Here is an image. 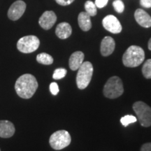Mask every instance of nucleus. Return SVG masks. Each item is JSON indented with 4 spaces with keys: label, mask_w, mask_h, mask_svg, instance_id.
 <instances>
[{
    "label": "nucleus",
    "mask_w": 151,
    "mask_h": 151,
    "mask_svg": "<svg viewBox=\"0 0 151 151\" xmlns=\"http://www.w3.org/2000/svg\"><path fill=\"white\" fill-rule=\"evenodd\" d=\"M15 127L9 120H0V137L10 138L15 133Z\"/></svg>",
    "instance_id": "13"
},
{
    "label": "nucleus",
    "mask_w": 151,
    "mask_h": 151,
    "mask_svg": "<svg viewBox=\"0 0 151 151\" xmlns=\"http://www.w3.org/2000/svg\"><path fill=\"white\" fill-rule=\"evenodd\" d=\"M40 41L39 38L34 35L25 36L20 38L17 43V48L23 53H31L39 48Z\"/></svg>",
    "instance_id": "7"
},
{
    "label": "nucleus",
    "mask_w": 151,
    "mask_h": 151,
    "mask_svg": "<svg viewBox=\"0 0 151 151\" xmlns=\"http://www.w3.org/2000/svg\"><path fill=\"white\" fill-rule=\"evenodd\" d=\"M137 121V118L134 116H132V115H127V116L122 117L121 119H120V122H121L122 125L124 126V127H127L129 124L134 123V122Z\"/></svg>",
    "instance_id": "20"
},
{
    "label": "nucleus",
    "mask_w": 151,
    "mask_h": 151,
    "mask_svg": "<svg viewBox=\"0 0 151 151\" xmlns=\"http://www.w3.org/2000/svg\"><path fill=\"white\" fill-rule=\"evenodd\" d=\"M56 1L57 4L60 6H68L71 4H72L75 0H55Z\"/></svg>",
    "instance_id": "25"
},
{
    "label": "nucleus",
    "mask_w": 151,
    "mask_h": 151,
    "mask_svg": "<svg viewBox=\"0 0 151 151\" xmlns=\"http://www.w3.org/2000/svg\"><path fill=\"white\" fill-rule=\"evenodd\" d=\"M102 25L106 30L113 34L120 33L122 29L120 21L113 15L105 16L102 20Z\"/></svg>",
    "instance_id": "8"
},
{
    "label": "nucleus",
    "mask_w": 151,
    "mask_h": 151,
    "mask_svg": "<svg viewBox=\"0 0 151 151\" xmlns=\"http://www.w3.org/2000/svg\"><path fill=\"white\" fill-rule=\"evenodd\" d=\"M38 82L33 75L25 73L17 79L15 84L16 93L22 99H29L38 88Z\"/></svg>",
    "instance_id": "1"
},
{
    "label": "nucleus",
    "mask_w": 151,
    "mask_h": 151,
    "mask_svg": "<svg viewBox=\"0 0 151 151\" xmlns=\"http://www.w3.org/2000/svg\"><path fill=\"white\" fill-rule=\"evenodd\" d=\"M145 59V52L138 46H131L127 49L122 56L123 65L127 67H137L141 65Z\"/></svg>",
    "instance_id": "2"
},
{
    "label": "nucleus",
    "mask_w": 151,
    "mask_h": 151,
    "mask_svg": "<svg viewBox=\"0 0 151 151\" xmlns=\"http://www.w3.org/2000/svg\"><path fill=\"white\" fill-rule=\"evenodd\" d=\"M116 43L114 39L111 37H105L101 42L100 52L104 57L109 56L114 51Z\"/></svg>",
    "instance_id": "11"
},
{
    "label": "nucleus",
    "mask_w": 151,
    "mask_h": 151,
    "mask_svg": "<svg viewBox=\"0 0 151 151\" xmlns=\"http://www.w3.org/2000/svg\"><path fill=\"white\" fill-rule=\"evenodd\" d=\"M90 15L86 12H81L78 16V23L83 31L88 32L92 28V22Z\"/></svg>",
    "instance_id": "16"
},
{
    "label": "nucleus",
    "mask_w": 151,
    "mask_h": 151,
    "mask_svg": "<svg viewBox=\"0 0 151 151\" xmlns=\"http://www.w3.org/2000/svg\"><path fill=\"white\" fill-rule=\"evenodd\" d=\"M85 9H86V12L90 16H95L97 14V6L94 4V3L90 0H88L85 3Z\"/></svg>",
    "instance_id": "18"
},
{
    "label": "nucleus",
    "mask_w": 151,
    "mask_h": 151,
    "mask_svg": "<svg viewBox=\"0 0 151 151\" xmlns=\"http://www.w3.org/2000/svg\"><path fill=\"white\" fill-rule=\"evenodd\" d=\"M141 151H151V143H146L141 146Z\"/></svg>",
    "instance_id": "27"
},
{
    "label": "nucleus",
    "mask_w": 151,
    "mask_h": 151,
    "mask_svg": "<svg viewBox=\"0 0 151 151\" xmlns=\"http://www.w3.org/2000/svg\"><path fill=\"white\" fill-rule=\"evenodd\" d=\"M0 151H1V150H0Z\"/></svg>",
    "instance_id": "29"
},
{
    "label": "nucleus",
    "mask_w": 151,
    "mask_h": 151,
    "mask_svg": "<svg viewBox=\"0 0 151 151\" xmlns=\"http://www.w3.org/2000/svg\"><path fill=\"white\" fill-rule=\"evenodd\" d=\"M113 8L118 14H121L124 10V4L121 0H115L113 2Z\"/></svg>",
    "instance_id": "22"
},
{
    "label": "nucleus",
    "mask_w": 151,
    "mask_h": 151,
    "mask_svg": "<svg viewBox=\"0 0 151 151\" xmlns=\"http://www.w3.org/2000/svg\"><path fill=\"white\" fill-rule=\"evenodd\" d=\"M57 21V16L52 11H46L41 15L39 24L43 29L48 30L53 27Z\"/></svg>",
    "instance_id": "10"
},
{
    "label": "nucleus",
    "mask_w": 151,
    "mask_h": 151,
    "mask_svg": "<svg viewBox=\"0 0 151 151\" xmlns=\"http://www.w3.org/2000/svg\"><path fill=\"white\" fill-rule=\"evenodd\" d=\"M50 90L52 94L57 95L58 94V92H59V87H58V83L55 82L51 83L50 85Z\"/></svg>",
    "instance_id": "23"
},
{
    "label": "nucleus",
    "mask_w": 151,
    "mask_h": 151,
    "mask_svg": "<svg viewBox=\"0 0 151 151\" xmlns=\"http://www.w3.org/2000/svg\"><path fill=\"white\" fill-rule=\"evenodd\" d=\"M140 4L144 8H150L151 0H140Z\"/></svg>",
    "instance_id": "26"
},
{
    "label": "nucleus",
    "mask_w": 151,
    "mask_h": 151,
    "mask_svg": "<svg viewBox=\"0 0 151 151\" xmlns=\"http://www.w3.org/2000/svg\"><path fill=\"white\" fill-rule=\"evenodd\" d=\"M133 110L137 114L141 126L148 127L151 126V108L143 101H137L133 104Z\"/></svg>",
    "instance_id": "5"
},
{
    "label": "nucleus",
    "mask_w": 151,
    "mask_h": 151,
    "mask_svg": "<svg viewBox=\"0 0 151 151\" xmlns=\"http://www.w3.org/2000/svg\"><path fill=\"white\" fill-rule=\"evenodd\" d=\"M57 37L60 39H66L72 34V28L68 22H63L58 24L55 29Z\"/></svg>",
    "instance_id": "14"
},
{
    "label": "nucleus",
    "mask_w": 151,
    "mask_h": 151,
    "mask_svg": "<svg viewBox=\"0 0 151 151\" xmlns=\"http://www.w3.org/2000/svg\"><path fill=\"white\" fill-rule=\"evenodd\" d=\"M148 49L150 50H151V38L150 39V40L148 41Z\"/></svg>",
    "instance_id": "28"
},
{
    "label": "nucleus",
    "mask_w": 151,
    "mask_h": 151,
    "mask_svg": "<svg viewBox=\"0 0 151 151\" xmlns=\"http://www.w3.org/2000/svg\"><path fill=\"white\" fill-rule=\"evenodd\" d=\"M26 10V4L22 0L13 3L8 11V17L11 20H18L22 16Z\"/></svg>",
    "instance_id": "9"
},
{
    "label": "nucleus",
    "mask_w": 151,
    "mask_h": 151,
    "mask_svg": "<svg viewBox=\"0 0 151 151\" xmlns=\"http://www.w3.org/2000/svg\"><path fill=\"white\" fill-rule=\"evenodd\" d=\"M71 141V136L66 130H59L54 132L49 139L50 146L54 150H57L65 148L70 144Z\"/></svg>",
    "instance_id": "6"
},
{
    "label": "nucleus",
    "mask_w": 151,
    "mask_h": 151,
    "mask_svg": "<svg viewBox=\"0 0 151 151\" xmlns=\"http://www.w3.org/2000/svg\"><path fill=\"white\" fill-rule=\"evenodd\" d=\"M67 71L64 68H59V69H56L54 71L53 75H52V78L55 80H60V79L63 78L67 74Z\"/></svg>",
    "instance_id": "21"
},
{
    "label": "nucleus",
    "mask_w": 151,
    "mask_h": 151,
    "mask_svg": "<svg viewBox=\"0 0 151 151\" xmlns=\"http://www.w3.org/2000/svg\"><path fill=\"white\" fill-rule=\"evenodd\" d=\"M104 94L109 99H116L124 92L122 80L118 76H113L106 83L103 90Z\"/></svg>",
    "instance_id": "3"
},
{
    "label": "nucleus",
    "mask_w": 151,
    "mask_h": 151,
    "mask_svg": "<svg viewBox=\"0 0 151 151\" xmlns=\"http://www.w3.org/2000/svg\"><path fill=\"white\" fill-rule=\"evenodd\" d=\"M143 76L147 79H151V59L147 60L142 67Z\"/></svg>",
    "instance_id": "19"
},
{
    "label": "nucleus",
    "mask_w": 151,
    "mask_h": 151,
    "mask_svg": "<svg viewBox=\"0 0 151 151\" xmlns=\"http://www.w3.org/2000/svg\"><path fill=\"white\" fill-rule=\"evenodd\" d=\"M37 61L39 63L45 65H52L53 62V58L51 55L46 52H42V53L39 54L37 56Z\"/></svg>",
    "instance_id": "17"
},
{
    "label": "nucleus",
    "mask_w": 151,
    "mask_h": 151,
    "mask_svg": "<svg viewBox=\"0 0 151 151\" xmlns=\"http://www.w3.org/2000/svg\"><path fill=\"white\" fill-rule=\"evenodd\" d=\"M84 53L81 51H76L71 54L69 60V67L72 71L78 70L83 62Z\"/></svg>",
    "instance_id": "15"
},
{
    "label": "nucleus",
    "mask_w": 151,
    "mask_h": 151,
    "mask_svg": "<svg viewBox=\"0 0 151 151\" xmlns=\"http://www.w3.org/2000/svg\"><path fill=\"white\" fill-rule=\"evenodd\" d=\"M78 70L76 76L77 87L80 90H83L88 86L91 81L93 73V66L91 62H84Z\"/></svg>",
    "instance_id": "4"
},
{
    "label": "nucleus",
    "mask_w": 151,
    "mask_h": 151,
    "mask_svg": "<svg viewBox=\"0 0 151 151\" xmlns=\"http://www.w3.org/2000/svg\"><path fill=\"white\" fill-rule=\"evenodd\" d=\"M134 18L141 27L149 28L151 27V17L148 13L141 9H138L134 12Z\"/></svg>",
    "instance_id": "12"
},
{
    "label": "nucleus",
    "mask_w": 151,
    "mask_h": 151,
    "mask_svg": "<svg viewBox=\"0 0 151 151\" xmlns=\"http://www.w3.org/2000/svg\"><path fill=\"white\" fill-rule=\"evenodd\" d=\"M109 0H95L94 4L99 9H102L108 4Z\"/></svg>",
    "instance_id": "24"
}]
</instances>
